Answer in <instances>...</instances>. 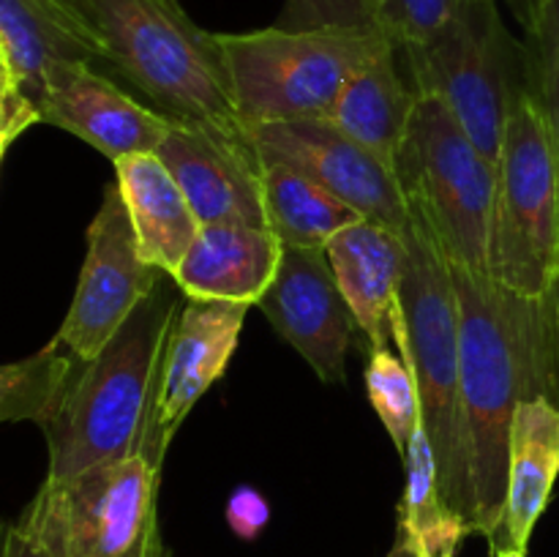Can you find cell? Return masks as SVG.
I'll return each mask as SVG.
<instances>
[{"label":"cell","mask_w":559,"mask_h":557,"mask_svg":"<svg viewBox=\"0 0 559 557\" xmlns=\"http://www.w3.org/2000/svg\"><path fill=\"white\" fill-rule=\"evenodd\" d=\"M393 344L415 366L442 495L475 533L478 500L464 415L456 284L448 262L415 222L407 233V268L402 304L393 315Z\"/></svg>","instance_id":"277c9868"},{"label":"cell","mask_w":559,"mask_h":557,"mask_svg":"<svg viewBox=\"0 0 559 557\" xmlns=\"http://www.w3.org/2000/svg\"><path fill=\"white\" fill-rule=\"evenodd\" d=\"M246 304L186 298L158 360L153 402L136 453L162 470L167 448L194 404L222 380L243 333Z\"/></svg>","instance_id":"8fae6325"},{"label":"cell","mask_w":559,"mask_h":557,"mask_svg":"<svg viewBox=\"0 0 559 557\" xmlns=\"http://www.w3.org/2000/svg\"><path fill=\"white\" fill-rule=\"evenodd\" d=\"M85 238L87 251L74 300L58 333L49 339V344L74 364L96 358L167 276L142 260L118 183L104 189Z\"/></svg>","instance_id":"30bf717a"},{"label":"cell","mask_w":559,"mask_h":557,"mask_svg":"<svg viewBox=\"0 0 559 557\" xmlns=\"http://www.w3.org/2000/svg\"><path fill=\"white\" fill-rule=\"evenodd\" d=\"M162 470L142 453L44 481L16 528L47 557H169L158 530Z\"/></svg>","instance_id":"ba28073f"},{"label":"cell","mask_w":559,"mask_h":557,"mask_svg":"<svg viewBox=\"0 0 559 557\" xmlns=\"http://www.w3.org/2000/svg\"><path fill=\"white\" fill-rule=\"evenodd\" d=\"M399 58L402 49L388 47L360 66L325 115L328 123L374 153L391 169H396V158L420 98Z\"/></svg>","instance_id":"ffe728a7"},{"label":"cell","mask_w":559,"mask_h":557,"mask_svg":"<svg viewBox=\"0 0 559 557\" xmlns=\"http://www.w3.org/2000/svg\"><path fill=\"white\" fill-rule=\"evenodd\" d=\"M262 208L267 229L298 249H328L342 229L364 218L325 186L284 164H262Z\"/></svg>","instance_id":"7402d4cb"},{"label":"cell","mask_w":559,"mask_h":557,"mask_svg":"<svg viewBox=\"0 0 559 557\" xmlns=\"http://www.w3.org/2000/svg\"><path fill=\"white\" fill-rule=\"evenodd\" d=\"M257 306L322 382H344L347 355L360 328L325 249L284 246L276 278Z\"/></svg>","instance_id":"4fadbf2b"},{"label":"cell","mask_w":559,"mask_h":557,"mask_svg":"<svg viewBox=\"0 0 559 557\" xmlns=\"http://www.w3.org/2000/svg\"><path fill=\"white\" fill-rule=\"evenodd\" d=\"M38 109L41 123L80 137L112 164L156 153L175 123L93 63L58 66L47 76Z\"/></svg>","instance_id":"5bb4252c"},{"label":"cell","mask_w":559,"mask_h":557,"mask_svg":"<svg viewBox=\"0 0 559 557\" xmlns=\"http://www.w3.org/2000/svg\"><path fill=\"white\" fill-rule=\"evenodd\" d=\"M402 58L418 96L445 104L484 156L500 162L513 104L530 91V49L508 31L500 0H469Z\"/></svg>","instance_id":"52a82bcc"},{"label":"cell","mask_w":559,"mask_h":557,"mask_svg":"<svg viewBox=\"0 0 559 557\" xmlns=\"http://www.w3.org/2000/svg\"><path fill=\"white\" fill-rule=\"evenodd\" d=\"M336 282L369 347L393 344V315L402 304L407 235L360 218L328 244Z\"/></svg>","instance_id":"e0dca14e"},{"label":"cell","mask_w":559,"mask_h":557,"mask_svg":"<svg viewBox=\"0 0 559 557\" xmlns=\"http://www.w3.org/2000/svg\"><path fill=\"white\" fill-rule=\"evenodd\" d=\"M502 3H506L508 11L516 16L519 25L527 31V36L530 33H535V27H538L540 22V14H544L546 0H502Z\"/></svg>","instance_id":"f1b7e54d"},{"label":"cell","mask_w":559,"mask_h":557,"mask_svg":"<svg viewBox=\"0 0 559 557\" xmlns=\"http://www.w3.org/2000/svg\"><path fill=\"white\" fill-rule=\"evenodd\" d=\"M393 173L409 216L448 268L489 273L497 164L484 156L445 104L418 98Z\"/></svg>","instance_id":"8992f818"},{"label":"cell","mask_w":559,"mask_h":557,"mask_svg":"<svg viewBox=\"0 0 559 557\" xmlns=\"http://www.w3.org/2000/svg\"><path fill=\"white\" fill-rule=\"evenodd\" d=\"M180 295L178 282L164 276L112 342L71 371L58 404L38 426L49 451L44 481L71 478L136 453L158 360L183 306Z\"/></svg>","instance_id":"7a4b0ae2"},{"label":"cell","mask_w":559,"mask_h":557,"mask_svg":"<svg viewBox=\"0 0 559 557\" xmlns=\"http://www.w3.org/2000/svg\"><path fill=\"white\" fill-rule=\"evenodd\" d=\"M249 140L262 164H284L353 205L364 218L407 235L409 205L396 173L325 118L251 126Z\"/></svg>","instance_id":"7c38bea8"},{"label":"cell","mask_w":559,"mask_h":557,"mask_svg":"<svg viewBox=\"0 0 559 557\" xmlns=\"http://www.w3.org/2000/svg\"><path fill=\"white\" fill-rule=\"evenodd\" d=\"M36 123H41V112H38L36 102H31V98L16 91H0V153L3 156L11 142Z\"/></svg>","instance_id":"83f0119b"},{"label":"cell","mask_w":559,"mask_h":557,"mask_svg":"<svg viewBox=\"0 0 559 557\" xmlns=\"http://www.w3.org/2000/svg\"><path fill=\"white\" fill-rule=\"evenodd\" d=\"M66 63L102 66L82 0H0V91L22 93L38 107L47 76Z\"/></svg>","instance_id":"2e32d148"},{"label":"cell","mask_w":559,"mask_h":557,"mask_svg":"<svg viewBox=\"0 0 559 557\" xmlns=\"http://www.w3.org/2000/svg\"><path fill=\"white\" fill-rule=\"evenodd\" d=\"M364 386L371 410H374L377 418L385 426L399 457L404 459L415 429L424 424V402H420V388L413 360L396 344L369 347Z\"/></svg>","instance_id":"cb8c5ba5"},{"label":"cell","mask_w":559,"mask_h":557,"mask_svg":"<svg viewBox=\"0 0 559 557\" xmlns=\"http://www.w3.org/2000/svg\"><path fill=\"white\" fill-rule=\"evenodd\" d=\"M489 276L524 298H549L559 278V153L530 91L513 104L497 162Z\"/></svg>","instance_id":"9c48e42d"},{"label":"cell","mask_w":559,"mask_h":557,"mask_svg":"<svg viewBox=\"0 0 559 557\" xmlns=\"http://www.w3.org/2000/svg\"><path fill=\"white\" fill-rule=\"evenodd\" d=\"M404 495L399 502V533L420 557H456L459 546L473 535L469 524L445 500L437 475L426 424L415 429L404 453Z\"/></svg>","instance_id":"603a6c76"},{"label":"cell","mask_w":559,"mask_h":557,"mask_svg":"<svg viewBox=\"0 0 559 557\" xmlns=\"http://www.w3.org/2000/svg\"><path fill=\"white\" fill-rule=\"evenodd\" d=\"M238 118L246 129L325 118L349 76L396 47L377 31L282 27L216 33Z\"/></svg>","instance_id":"5b68a950"},{"label":"cell","mask_w":559,"mask_h":557,"mask_svg":"<svg viewBox=\"0 0 559 557\" xmlns=\"http://www.w3.org/2000/svg\"><path fill=\"white\" fill-rule=\"evenodd\" d=\"M115 178L142 260L173 276L202 229L189 197L183 194L158 153H134L118 158Z\"/></svg>","instance_id":"d6986e66"},{"label":"cell","mask_w":559,"mask_h":557,"mask_svg":"<svg viewBox=\"0 0 559 557\" xmlns=\"http://www.w3.org/2000/svg\"><path fill=\"white\" fill-rule=\"evenodd\" d=\"M557 333H559V300H557Z\"/></svg>","instance_id":"d6a6232c"},{"label":"cell","mask_w":559,"mask_h":557,"mask_svg":"<svg viewBox=\"0 0 559 557\" xmlns=\"http://www.w3.org/2000/svg\"><path fill=\"white\" fill-rule=\"evenodd\" d=\"M388 557H420V555H418V552H415V546L409 544L407 538L396 535V541H393V549L388 552Z\"/></svg>","instance_id":"4dcf8cb0"},{"label":"cell","mask_w":559,"mask_h":557,"mask_svg":"<svg viewBox=\"0 0 559 557\" xmlns=\"http://www.w3.org/2000/svg\"><path fill=\"white\" fill-rule=\"evenodd\" d=\"M271 519V506L254 486H238L229 495L227 502V522L233 533L243 541H254Z\"/></svg>","instance_id":"4316f807"},{"label":"cell","mask_w":559,"mask_h":557,"mask_svg":"<svg viewBox=\"0 0 559 557\" xmlns=\"http://www.w3.org/2000/svg\"><path fill=\"white\" fill-rule=\"evenodd\" d=\"M98 38L102 69L178 123L246 134L216 33L180 0H82Z\"/></svg>","instance_id":"3957f363"},{"label":"cell","mask_w":559,"mask_h":557,"mask_svg":"<svg viewBox=\"0 0 559 557\" xmlns=\"http://www.w3.org/2000/svg\"><path fill=\"white\" fill-rule=\"evenodd\" d=\"M467 3L469 0H360L371 27L399 49L440 33Z\"/></svg>","instance_id":"d4e9b609"},{"label":"cell","mask_w":559,"mask_h":557,"mask_svg":"<svg viewBox=\"0 0 559 557\" xmlns=\"http://www.w3.org/2000/svg\"><path fill=\"white\" fill-rule=\"evenodd\" d=\"M3 557H47L25 533H22L16 524H9L5 530V546H3Z\"/></svg>","instance_id":"f546056e"},{"label":"cell","mask_w":559,"mask_h":557,"mask_svg":"<svg viewBox=\"0 0 559 557\" xmlns=\"http://www.w3.org/2000/svg\"><path fill=\"white\" fill-rule=\"evenodd\" d=\"M495 557H527V552H524V549H513V546H508V549L497 552Z\"/></svg>","instance_id":"1f68e13d"},{"label":"cell","mask_w":559,"mask_h":557,"mask_svg":"<svg viewBox=\"0 0 559 557\" xmlns=\"http://www.w3.org/2000/svg\"><path fill=\"white\" fill-rule=\"evenodd\" d=\"M530 93L544 115L559 153V0H546L538 27L530 33Z\"/></svg>","instance_id":"484cf974"},{"label":"cell","mask_w":559,"mask_h":557,"mask_svg":"<svg viewBox=\"0 0 559 557\" xmlns=\"http://www.w3.org/2000/svg\"><path fill=\"white\" fill-rule=\"evenodd\" d=\"M158 158L189 197L200 224L267 227L262 208V162L246 134L175 120Z\"/></svg>","instance_id":"9a60e30c"},{"label":"cell","mask_w":559,"mask_h":557,"mask_svg":"<svg viewBox=\"0 0 559 557\" xmlns=\"http://www.w3.org/2000/svg\"><path fill=\"white\" fill-rule=\"evenodd\" d=\"M555 298L559 300V278H557V287H555Z\"/></svg>","instance_id":"836d02e7"},{"label":"cell","mask_w":559,"mask_h":557,"mask_svg":"<svg viewBox=\"0 0 559 557\" xmlns=\"http://www.w3.org/2000/svg\"><path fill=\"white\" fill-rule=\"evenodd\" d=\"M462 393L473 451L478 528L491 555L506 549L508 446L513 413L527 399L559 404L557 298H524L489 273L456 271Z\"/></svg>","instance_id":"6da1fadb"},{"label":"cell","mask_w":559,"mask_h":557,"mask_svg":"<svg viewBox=\"0 0 559 557\" xmlns=\"http://www.w3.org/2000/svg\"><path fill=\"white\" fill-rule=\"evenodd\" d=\"M284 244L254 224H205L173 278L183 298L257 306L276 278Z\"/></svg>","instance_id":"ac0fdd59"},{"label":"cell","mask_w":559,"mask_h":557,"mask_svg":"<svg viewBox=\"0 0 559 557\" xmlns=\"http://www.w3.org/2000/svg\"><path fill=\"white\" fill-rule=\"evenodd\" d=\"M559 475V404L527 399L516 407L508 446L506 549L527 552L530 535L546 511Z\"/></svg>","instance_id":"44dd1931"}]
</instances>
